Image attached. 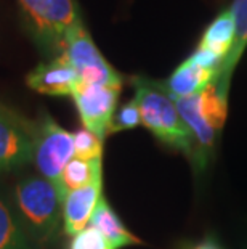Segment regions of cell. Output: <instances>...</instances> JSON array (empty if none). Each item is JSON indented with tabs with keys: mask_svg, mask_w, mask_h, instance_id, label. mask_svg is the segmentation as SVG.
I'll return each mask as SVG.
<instances>
[{
	"mask_svg": "<svg viewBox=\"0 0 247 249\" xmlns=\"http://www.w3.org/2000/svg\"><path fill=\"white\" fill-rule=\"evenodd\" d=\"M130 82L135 89L133 100L138 103L141 124L164 145L185 153L193 162H196L193 134L161 82L146 77H132Z\"/></svg>",
	"mask_w": 247,
	"mask_h": 249,
	"instance_id": "1",
	"label": "cell"
},
{
	"mask_svg": "<svg viewBox=\"0 0 247 249\" xmlns=\"http://www.w3.org/2000/svg\"><path fill=\"white\" fill-rule=\"evenodd\" d=\"M15 208L31 241L44 245L53 240L63 217V203L53 183L42 176L19 180L15 188Z\"/></svg>",
	"mask_w": 247,
	"mask_h": 249,
	"instance_id": "2",
	"label": "cell"
},
{
	"mask_svg": "<svg viewBox=\"0 0 247 249\" xmlns=\"http://www.w3.org/2000/svg\"><path fill=\"white\" fill-rule=\"evenodd\" d=\"M172 100L193 134L196 146L194 166L198 164L202 167L209 160V151L214 148L220 130L223 129L228 111V97L220 93L214 82L196 95Z\"/></svg>",
	"mask_w": 247,
	"mask_h": 249,
	"instance_id": "3",
	"label": "cell"
},
{
	"mask_svg": "<svg viewBox=\"0 0 247 249\" xmlns=\"http://www.w3.org/2000/svg\"><path fill=\"white\" fill-rule=\"evenodd\" d=\"M33 39L51 58L65 52L67 33L81 19L74 0H18Z\"/></svg>",
	"mask_w": 247,
	"mask_h": 249,
	"instance_id": "4",
	"label": "cell"
},
{
	"mask_svg": "<svg viewBox=\"0 0 247 249\" xmlns=\"http://www.w3.org/2000/svg\"><path fill=\"white\" fill-rule=\"evenodd\" d=\"M63 55L69 60L81 82L122 87V76L99 53L82 21L67 33Z\"/></svg>",
	"mask_w": 247,
	"mask_h": 249,
	"instance_id": "5",
	"label": "cell"
},
{
	"mask_svg": "<svg viewBox=\"0 0 247 249\" xmlns=\"http://www.w3.org/2000/svg\"><path fill=\"white\" fill-rule=\"evenodd\" d=\"M74 158V135L58 125L53 118L42 113L35 121L34 162L42 177L58 187L65 167Z\"/></svg>",
	"mask_w": 247,
	"mask_h": 249,
	"instance_id": "6",
	"label": "cell"
},
{
	"mask_svg": "<svg viewBox=\"0 0 247 249\" xmlns=\"http://www.w3.org/2000/svg\"><path fill=\"white\" fill-rule=\"evenodd\" d=\"M34 153L35 121L0 105V172L33 162Z\"/></svg>",
	"mask_w": 247,
	"mask_h": 249,
	"instance_id": "7",
	"label": "cell"
},
{
	"mask_svg": "<svg viewBox=\"0 0 247 249\" xmlns=\"http://www.w3.org/2000/svg\"><path fill=\"white\" fill-rule=\"evenodd\" d=\"M120 89L122 87L79 82L72 93L83 127L93 132L103 142L109 135V127L115 114Z\"/></svg>",
	"mask_w": 247,
	"mask_h": 249,
	"instance_id": "8",
	"label": "cell"
},
{
	"mask_svg": "<svg viewBox=\"0 0 247 249\" xmlns=\"http://www.w3.org/2000/svg\"><path fill=\"white\" fill-rule=\"evenodd\" d=\"M79 82L76 70L65 55L40 63L26 76V84L31 89L51 97H72Z\"/></svg>",
	"mask_w": 247,
	"mask_h": 249,
	"instance_id": "9",
	"label": "cell"
},
{
	"mask_svg": "<svg viewBox=\"0 0 247 249\" xmlns=\"http://www.w3.org/2000/svg\"><path fill=\"white\" fill-rule=\"evenodd\" d=\"M101 188L103 177H99L95 182L66 195L63 201V222H65V231L69 236H76L77 233L87 229L93 211L101 199Z\"/></svg>",
	"mask_w": 247,
	"mask_h": 249,
	"instance_id": "10",
	"label": "cell"
},
{
	"mask_svg": "<svg viewBox=\"0 0 247 249\" xmlns=\"http://www.w3.org/2000/svg\"><path fill=\"white\" fill-rule=\"evenodd\" d=\"M218 76V71L202 68L188 58L172 72L169 79L161 82V86L170 98H185L202 92L210 84L217 81Z\"/></svg>",
	"mask_w": 247,
	"mask_h": 249,
	"instance_id": "11",
	"label": "cell"
},
{
	"mask_svg": "<svg viewBox=\"0 0 247 249\" xmlns=\"http://www.w3.org/2000/svg\"><path fill=\"white\" fill-rule=\"evenodd\" d=\"M90 227H93V229H97L101 233L111 249H120L130 245H141L138 238L125 229L122 220L119 219L117 214L111 209V206L108 204V201L103 196L98 201L97 209L93 211Z\"/></svg>",
	"mask_w": 247,
	"mask_h": 249,
	"instance_id": "12",
	"label": "cell"
},
{
	"mask_svg": "<svg viewBox=\"0 0 247 249\" xmlns=\"http://www.w3.org/2000/svg\"><path fill=\"white\" fill-rule=\"evenodd\" d=\"M234 37H236V26L234 18L231 10H225L215 18L212 23L207 26V29L204 31L201 37L198 49L206 50L214 56L220 58L223 63L227 61L231 50L234 45Z\"/></svg>",
	"mask_w": 247,
	"mask_h": 249,
	"instance_id": "13",
	"label": "cell"
},
{
	"mask_svg": "<svg viewBox=\"0 0 247 249\" xmlns=\"http://www.w3.org/2000/svg\"><path fill=\"white\" fill-rule=\"evenodd\" d=\"M231 13L234 18L236 26V37H234V45L231 50L227 61L223 63V68L220 71L218 79L215 81L218 92L228 97V89H230V79L233 76V71L236 65H238L239 58L243 56V52L247 47V0H234L231 5Z\"/></svg>",
	"mask_w": 247,
	"mask_h": 249,
	"instance_id": "14",
	"label": "cell"
},
{
	"mask_svg": "<svg viewBox=\"0 0 247 249\" xmlns=\"http://www.w3.org/2000/svg\"><path fill=\"white\" fill-rule=\"evenodd\" d=\"M99 177H103L101 160L85 161V160H79V158H72L65 167V171H63L56 187V192L60 195L61 203L65 201L67 193L85 187V185L95 182Z\"/></svg>",
	"mask_w": 247,
	"mask_h": 249,
	"instance_id": "15",
	"label": "cell"
},
{
	"mask_svg": "<svg viewBox=\"0 0 247 249\" xmlns=\"http://www.w3.org/2000/svg\"><path fill=\"white\" fill-rule=\"evenodd\" d=\"M0 249H33L16 211L0 195Z\"/></svg>",
	"mask_w": 247,
	"mask_h": 249,
	"instance_id": "16",
	"label": "cell"
},
{
	"mask_svg": "<svg viewBox=\"0 0 247 249\" xmlns=\"http://www.w3.org/2000/svg\"><path fill=\"white\" fill-rule=\"evenodd\" d=\"M74 135V158L85 161H95L101 160L103 153V140L93 134V132L87 130L85 127L77 130Z\"/></svg>",
	"mask_w": 247,
	"mask_h": 249,
	"instance_id": "17",
	"label": "cell"
},
{
	"mask_svg": "<svg viewBox=\"0 0 247 249\" xmlns=\"http://www.w3.org/2000/svg\"><path fill=\"white\" fill-rule=\"evenodd\" d=\"M140 124H141V114H140L138 103H136L135 100H132V102H127L125 105H122L117 113L114 114L111 127H109V134L133 129V127Z\"/></svg>",
	"mask_w": 247,
	"mask_h": 249,
	"instance_id": "18",
	"label": "cell"
},
{
	"mask_svg": "<svg viewBox=\"0 0 247 249\" xmlns=\"http://www.w3.org/2000/svg\"><path fill=\"white\" fill-rule=\"evenodd\" d=\"M69 249H111L103 235L93 227H87L72 238Z\"/></svg>",
	"mask_w": 247,
	"mask_h": 249,
	"instance_id": "19",
	"label": "cell"
},
{
	"mask_svg": "<svg viewBox=\"0 0 247 249\" xmlns=\"http://www.w3.org/2000/svg\"><path fill=\"white\" fill-rule=\"evenodd\" d=\"M191 249H222L218 245H215L212 240H206L204 243H199L198 246H194Z\"/></svg>",
	"mask_w": 247,
	"mask_h": 249,
	"instance_id": "20",
	"label": "cell"
}]
</instances>
